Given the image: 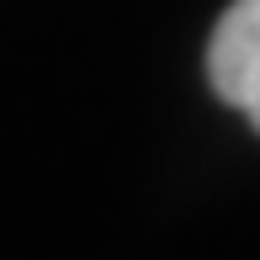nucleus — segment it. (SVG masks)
<instances>
[{
  "label": "nucleus",
  "instance_id": "nucleus-1",
  "mask_svg": "<svg viewBox=\"0 0 260 260\" xmlns=\"http://www.w3.org/2000/svg\"><path fill=\"white\" fill-rule=\"evenodd\" d=\"M207 80L260 133V0H234L207 43Z\"/></svg>",
  "mask_w": 260,
  "mask_h": 260
}]
</instances>
